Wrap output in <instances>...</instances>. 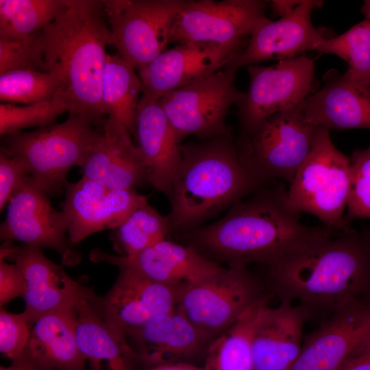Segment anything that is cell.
<instances>
[{
    "instance_id": "obj_1",
    "label": "cell",
    "mask_w": 370,
    "mask_h": 370,
    "mask_svg": "<svg viewBox=\"0 0 370 370\" xmlns=\"http://www.w3.org/2000/svg\"><path fill=\"white\" fill-rule=\"evenodd\" d=\"M338 234L325 226H310L287 203L283 184L265 186L235 203L219 221L182 232L185 244L227 267H263Z\"/></svg>"
},
{
    "instance_id": "obj_2",
    "label": "cell",
    "mask_w": 370,
    "mask_h": 370,
    "mask_svg": "<svg viewBox=\"0 0 370 370\" xmlns=\"http://www.w3.org/2000/svg\"><path fill=\"white\" fill-rule=\"evenodd\" d=\"M265 268L268 288L280 301L319 325L346 305L370 296V249L354 229L320 241Z\"/></svg>"
},
{
    "instance_id": "obj_3",
    "label": "cell",
    "mask_w": 370,
    "mask_h": 370,
    "mask_svg": "<svg viewBox=\"0 0 370 370\" xmlns=\"http://www.w3.org/2000/svg\"><path fill=\"white\" fill-rule=\"evenodd\" d=\"M47 72L70 116H81L102 129L106 121L101 86L112 38L103 1L69 0L66 9L44 29Z\"/></svg>"
},
{
    "instance_id": "obj_4",
    "label": "cell",
    "mask_w": 370,
    "mask_h": 370,
    "mask_svg": "<svg viewBox=\"0 0 370 370\" xmlns=\"http://www.w3.org/2000/svg\"><path fill=\"white\" fill-rule=\"evenodd\" d=\"M181 151L170 197L171 230L197 227L268 184L245 165L231 136L188 143Z\"/></svg>"
},
{
    "instance_id": "obj_5",
    "label": "cell",
    "mask_w": 370,
    "mask_h": 370,
    "mask_svg": "<svg viewBox=\"0 0 370 370\" xmlns=\"http://www.w3.org/2000/svg\"><path fill=\"white\" fill-rule=\"evenodd\" d=\"M90 120L70 116L64 122L3 136L1 151L21 160L38 186L48 195H59L66 175L81 166L101 135Z\"/></svg>"
},
{
    "instance_id": "obj_6",
    "label": "cell",
    "mask_w": 370,
    "mask_h": 370,
    "mask_svg": "<svg viewBox=\"0 0 370 370\" xmlns=\"http://www.w3.org/2000/svg\"><path fill=\"white\" fill-rule=\"evenodd\" d=\"M351 184L349 157L332 143L329 130L317 125L312 147L287 190L295 213L307 212L336 233L353 230L345 221Z\"/></svg>"
},
{
    "instance_id": "obj_7",
    "label": "cell",
    "mask_w": 370,
    "mask_h": 370,
    "mask_svg": "<svg viewBox=\"0 0 370 370\" xmlns=\"http://www.w3.org/2000/svg\"><path fill=\"white\" fill-rule=\"evenodd\" d=\"M273 297L264 279L248 267H227L180 290L177 307L213 341L251 306Z\"/></svg>"
},
{
    "instance_id": "obj_8",
    "label": "cell",
    "mask_w": 370,
    "mask_h": 370,
    "mask_svg": "<svg viewBox=\"0 0 370 370\" xmlns=\"http://www.w3.org/2000/svg\"><path fill=\"white\" fill-rule=\"evenodd\" d=\"M316 128L305 120L302 102L243 132L236 145L243 162L262 182L290 184L310 151Z\"/></svg>"
},
{
    "instance_id": "obj_9",
    "label": "cell",
    "mask_w": 370,
    "mask_h": 370,
    "mask_svg": "<svg viewBox=\"0 0 370 370\" xmlns=\"http://www.w3.org/2000/svg\"><path fill=\"white\" fill-rule=\"evenodd\" d=\"M236 70L225 66L160 99L180 143L188 136L201 140L230 136L225 118L229 109L238 106L245 93L234 85Z\"/></svg>"
},
{
    "instance_id": "obj_10",
    "label": "cell",
    "mask_w": 370,
    "mask_h": 370,
    "mask_svg": "<svg viewBox=\"0 0 370 370\" xmlns=\"http://www.w3.org/2000/svg\"><path fill=\"white\" fill-rule=\"evenodd\" d=\"M184 2L103 1L112 45L119 56L137 70L165 51L173 24Z\"/></svg>"
},
{
    "instance_id": "obj_11",
    "label": "cell",
    "mask_w": 370,
    "mask_h": 370,
    "mask_svg": "<svg viewBox=\"0 0 370 370\" xmlns=\"http://www.w3.org/2000/svg\"><path fill=\"white\" fill-rule=\"evenodd\" d=\"M269 1L262 0L185 1L169 42L212 43L244 47V40L267 18Z\"/></svg>"
},
{
    "instance_id": "obj_12",
    "label": "cell",
    "mask_w": 370,
    "mask_h": 370,
    "mask_svg": "<svg viewBox=\"0 0 370 370\" xmlns=\"http://www.w3.org/2000/svg\"><path fill=\"white\" fill-rule=\"evenodd\" d=\"M249 86L238 106L242 132L300 105L313 90L314 60L300 56L271 66H247Z\"/></svg>"
},
{
    "instance_id": "obj_13",
    "label": "cell",
    "mask_w": 370,
    "mask_h": 370,
    "mask_svg": "<svg viewBox=\"0 0 370 370\" xmlns=\"http://www.w3.org/2000/svg\"><path fill=\"white\" fill-rule=\"evenodd\" d=\"M66 233L62 212L53 208L48 195L30 175L7 205L6 217L0 226L1 239L53 249L64 264L74 265L80 256L72 249Z\"/></svg>"
},
{
    "instance_id": "obj_14",
    "label": "cell",
    "mask_w": 370,
    "mask_h": 370,
    "mask_svg": "<svg viewBox=\"0 0 370 370\" xmlns=\"http://www.w3.org/2000/svg\"><path fill=\"white\" fill-rule=\"evenodd\" d=\"M0 253V258L13 261L25 278L23 312L30 324L42 315L75 308L80 300L91 301L96 297L92 290L69 277L61 265L48 259L40 247L5 243Z\"/></svg>"
},
{
    "instance_id": "obj_15",
    "label": "cell",
    "mask_w": 370,
    "mask_h": 370,
    "mask_svg": "<svg viewBox=\"0 0 370 370\" xmlns=\"http://www.w3.org/2000/svg\"><path fill=\"white\" fill-rule=\"evenodd\" d=\"M323 4V1L302 0L291 12L279 20L267 18L255 28L245 46L225 66L236 71L243 66L291 59L308 50H314L316 44L333 37L328 29L314 27L311 21L312 10Z\"/></svg>"
},
{
    "instance_id": "obj_16",
    "label": "cell",
    "mask_w": 370,
    "mask_h": 370,
    "mask_svg": "<svg viewBox=\"0 0 370 370\" xmlns=\"http://www.w3.org/2000/svg\"><path fill=\"white\" fill-rule=\"evenodd\" d=\"M119 268V276L108 293L90 301L108 327L125 338L127 332L175 309L180 290Z\"/></svg>"
},
{
    "instance_id": "obj_17",
    "label": "cell",
    "mask_w": 370,
    "mask_h": 370,
    "mask_svg": "<svg viewBox=\"0 0 370 370\" xmlns=\"http://www.w3.org/2000/svg\"><path fill=\"white\" fill-rule=\"evenodd\" d=\"M62 210L73 247L85 238L121 225L147 197L135 188L110 189L85 177L66 184Z\"/></svg>"
},
{
    "instance_id": "obj_18",
    "label": "cell",
    "mask_w": 370,
    "mask_h": 370,
    "mask_svg": "<svg viewBox=\"0 0 370 370\" xmlns=\"http://www.w3.org/2000/svg\"><path fill=\"white\" fill-rule=\"evenodd\" d=\"M370 343V296L334 313L309 334L291 370H338Z\"/></svg>"
},
{
    "instance_id": "obj_19",
    "label": "cell",
    "mask_w": 370,
    "mask_h": 370,
    "mask_svg": "<svg viewBox=\"0 0 370 370\" xmlns=\"http://www.w3.org/2000/svg\"><path fill=\"white\" fill-rule=\"evenodd\" d=\"M125 338L145 370L172 362L203 366L212 341L177 307L127 332Z\"/></svg>"
},
{
    "instance_id": "obj_20",
    "label": "cell",
    "mask_w": 370,
    "mask_h": 370,
    "mask_svg": "<svg viewBox=\"0 0 370 370\" xmlns=\"http://www.w3.org/2000/svg\"><path fill=\"white\" fill-rule=\"evenodd\" d=\"M243 48L202 42L177 44L137 69L142 94L160 99L205 78L224 68Z\"/></svg>"
},
{
    "instance_id": "obj_21",
    "label": "cell",
    "mask_w": 370,
    "mask_h": 370,
    "mask_svg": "<svg viewBox=\"0 0 370 370\" xmlns=\"http://www.w3.org/2000/svg\"><path fill=\"white\" fill-rule=\"evenodd\" d=\"M91 259L126 267L153 282L182 290L225 267L192 247L164 239L132 256L111 255L99 250Z\"/></svg>"
},
{
    "instance_id": "obj_22",
    "label": "cell",
    "mask_w": 370,
    "mask_h": 370,
    "mask_svg": "<svg viewBox=\"0 0 370 370\" xmlns=\"http://www.w3.org/2000/svg\"><path fill=\"white\" fill-rule=\"evenodd\" d=\"M135 136L147 173L148 182L169 198L182 160L181 143L159 99L142 94Z\"/></svg>"
},
{
    "instance_id": "obj_23",
    "label": "cell",
    "mask_w": 370,
    "mask_h": 370,
    "mask_svg": "<svg viewBox=\"0 0 370 370\" xmlns=\"http://www.w3.org/2000/svg\"><path fill=\"white\" fill-rule=\"evenodd\" d=\"M80 167L83 177L110 189L135 188L148 182L143 158L131 134L108 123Z\"/></svg>"
},
{
    "instance_id": "obj_24",
    "label": "cell",
    "mask_w": 370,
    "mask_h": 370,
    "mask_svg": "<svg viewBox=\"0 0 370 370\" xmlns=\"http://www.w3.org/2000/svg\"><path fill=\"white\" fill-rule=\"evenodd\" d=\"M305 120L328 130H370V87L330 70L323 86L303 101Z\"/></svg>"
},
{
    "instance_id": "obj_25",
    "label": "cell",
    "mask_w": 370,
    "mask_h": 370,
    "mask_svg": "<svg viewBox=\"0 0 370 370\" xmlns=\"http://www.w3.org/2000/svg\"><path fill=\"white\" fill-rule=\"evenodd\" d=\"M304 323L291 303L264 306L252 338L253 370H291L301 351Z\"/></svg>"
},
{
    "instance_id": "obj_26",
    "label": "cell",
    "mask_w": 370,
    "mask_h": 370,
    "mask_svg": "<svg viewBox=\"0 0 370 370\" xmlns=\"http://www.w3.org/2000/svg\"><path fill=\"white\" fill-rule=\"evenodd\" d=\"M76 320V306L39 317L30 324L27 344L18 358L38 370H86L87 360L77 345Z\"/></svg>"
},
{
    "instance_id": "obj_27",
    "label": "cell",
    "mask_w": 370,
    "mask_h": 370,
    "mask_svg": "<svg viewBox=\"0 0 370 370\" xmlns=\"http://www.w3.org/2000/svg\"><path fill=\"white\" fill-rule=\"evenodd\" d=\"M83 299L76 305L78 348L89 365L101 368L106 360L111 370H133L137 358L126 338L117 335L90 304Z\"/></svg>"
},
{
    "instance_id": "obj_28",
    "label": "cell",
    "mask_w": 370,
    "mask_h": 370,
    "mask_svg": "<svg viewBox=\"0 0 370 370\" xmlns=\"http://www.w3.org/2000/svg\"><path fill=\"white\" fill-rule=\"evenodd\" d=\"M142 85L135 69L119 56L108 55L103 75L101 101L106 121L135 134Z\"/></svg>"
},
{
    "instance_id": "obj_29",
    "label": "cell",
    "mask_w": 370,
    "mask_h": 370,
    "mask_svg": "<svg viewBox=\"0 0 370 370\" xmlns=\"http://www.w3.org/2000/svg\"><path fill=\"white\" fill-rule=\"evenodd\" d=\"M264 299L249 308L227 330L210 344L204 370H253L252 338Z\"/></svg>"
},
{
    "instance_id": "obj_30",
    "label": "cell",
    "mask_w": 370,
    "mask_h": 370,
    "mask_svg": "<svg viewBox=\"0 0 370 370\" xmlns=\"http://www.w3.org/2000/svg\"><path fill=\"white\" fill-rule=\"evenodd\" d=\"M171 230L170 219L147 201L136 208L110 238L120 256H132L166 239Z\"/></svg>"
},
{
    "instance_id": "obj_31",
    "label": "cell",
    "mask_w": 370,
    "mask_h": 370,
    "mask_svg": "<svg viewBox=\"0 0 370 370\" xmlns=\"http://www.w3.org/2000/svg\"><path fill=\"white\" fill-rule=\"evenodd\" d=\"M69 0H0V38L31 36L55 21Z\"/></svg>"
},
{
    "instance_id": "obj_32",
    "label": "cell",
    "mask_w": 370,
    "mask_h": 370,
    "mask_svg": "<svg viewBox=\"0 0 370 370\" xmlns=\"http://www.w3.org/2000/svg\"><path fill=\"white\" fill-rule=\"evenodd\" d=\"M314 50L341 58L348 64L345 77L370 87V16L339 36L323 40Z\"/></svg>"
},
{
    "instance_id": "obj_33",
    "label": "cell",
    "mask_w": 370,
    "mask_h": 370,
    "mask_svg": "<svg viewBox=\"0 0 370 370\" xmlns=\"http://www.w3.org/2000/svg\"><path fill=\"white\" fill-rule=\"evenodd\" d=\"M56 78L49 72L21 70L0 74V100L12 104H32L53 98Z\"/></svg>"
},
{
    "instance_id": "obj_34",
    "label": "cell",
    "mask_w": 370,
    "mask_h": 370,
    "mask_svg": "<svg viewBox=\"0 0 370 370\" xmlns=\"http://www.w3.org/2000/svg\"><path fill=\"white\" fill-rule=\"evenodd\" d=\"M68 111L65 100L58 93L49 100L32 104L1 102V136L21 132L27 127L40 128L52 125L60 115Z\"/></svg>"
},
{
    "instance_id": "obj_35",
    "label": "cell",
    "mask_w": 370,
    "mask_h": 370,
    "mask_svg": "<svg viewBox=\"0 0 370 370\" xmlns=\"http://www.w3.org/2000/svg\"><path fill=\"white\" fill-rule=\"evenodd\" d=\"M21 70L47 72L44 29L23 38H0V74Z\"/></svg>"
},
{
    "instance_id": "obj_36",
    "label": "cell",
    "mask_w": 370,
    "mask_h": 370,
    "mask_svg": "<svg viewBox=\"0 0 370 370\" xmlns=\"http://www.w3.org/2000/svg\"><path fill=\"white\" fill-rule=\"evenodd\" d=\"M351 184L345 215L346 224L357 219H370V145L349 156Z\"/></svg>"
},
{
    "instance_id": "obj_37",
    "label": "cell",
    "mask_w": 370,
    "mask_h": 370,
    "mask_svg": "<svg viewBox=\"0 0 370 370\" xmlns=\"http://www.w3.org/2000/svg\"><path fill=\"white\" fill-rule=\"evenodd\" d=\"M30 323L23 312L15 314L1 308L0 351L14 360L18 358L27 344Z\"/></svg>"
},
{
    "instance_id": "obj_38",
    "label": "cell",
    "mask_w": 370,
    "mask_h": 370,
    "mask_svg": "<svg viewBox=\"0 0 370 370\" xmlns=\"http://www.w3.org/2000/svg\"><path fill=\"white\" fill-rule=\"evenodd\" d=\"M30 176L18 159L0 152V210L8 204L15 192Z\"/></svg>"
},
{
    "instance_id": "obj_39",
    "label": "cell",
    "mask_w": 370,
    "mask_h": 370,
    "mask_svg": "<svg viewBox=\"0 0 370 370\" xmlns=\"http://www.w3.org/2000/svg\"><path fill=\"white\" fill-rule=\"evenodd\" d=\"M26 290L25 278L16 264L0 258L1 308L18 297H23Z\"/></svg>"
},
{
    "instance_id": "obj_40",
    "label": "cell",
    "mask_w": 370,
    "mask_h": 370,
    "mask_svg": "<svg viewBox=\"0 0 370 370\" xmlns=\"http://www.w3.org/2000/svg\"><path fill=\"white\" fill-rule=\"evenodd\" d=\"M338 370H370V343L354 353Z\"/></svg>"
},
{
    "instance_id": "obj_41",
    "label": "cell",
    "mask_w": 370,
    "mask_h": 370,
    "mask_svg": "<svg viewBox=\"0 0 370 370\" xmlns=\"http://www.w3.org/2000/svg\"><path fill=\"white\" fill-rule=\"evenodd\" d=\"M302 0H273L269 3L272 9V14L275 16L282 18L297 8Z\"/></svg>"
},
{
    "instance_id": "obj_42",
    "label": "cell",
    "mask_w": 370,
    "mask_h": 370,
    "mask_svg": "<svg viewBox=\"0 0 370 370\" xmlns=\"http://www.w3.org/2000/svg\"><path fill=\"white\" fill-rule=\"evenodd\" d=\"M147 370H204L203 366L185 362L164 363Z\"/></svg>"
},
{
    "instance_id": "obj_43",
    "label": "cell",
    "mask_w": 370,
    "mask_h": 370,
    "mask_svg": "<svg viewBox=\"0 0 370 370\" xmlns=\"http://www.w3.org/2000/svg\"><path fill=\"white\" fill-rule=\"evenodd\" d=\"M0 370H38L27 361L18 358L12 360V365L9 367L1 366Z\"/></svg>"
},
{
    "instance_id": "obj_44",
    "label": "cell",
    "mask_w": 370,
    "mask_h": 370,
    "mask_svg": "<svg viewBox=\"0 0 370 370\" xmlns=\"http://www.w3.org/2000/svg\"><path fill=\"white\" fill-rule=\"evenodd\" d=\"M362 10L365 16H370V1H365Z\"/></svg>"
},
{
    "instance_id": "obj_45",
    "label": "cell",
    "mask_w": 370,
    "mask_h": 370,
    "mask_svg": "<svg viewBox=\"0 0 370 370\" xmlns=\"http://www.w3.org/2000/svg\"><path fill=\"white\" fill-rule=\"evenodd\" d=\"M362 232L367 241L369 249H370V228H367V230H364Z\"/></svg>"
},
{
    "instance_id": "obj_46",
    "label": "cell",
    "mask_w": 370,
    "mask_h": 370,
    "mask_svg": "<svg viewBox=\"0 0 370 370\" xmlns=\"http://www.w3.org/2000/svg\"><path fill=\"white\" fill-rule=\"evenodd\" d=\"M90 366V370H101V368L95 367L91 365H89Z\"/></svg>"
}]
</instances>
